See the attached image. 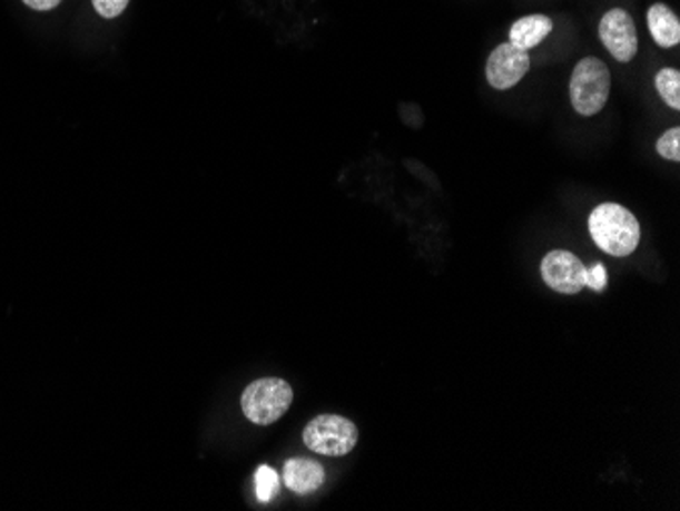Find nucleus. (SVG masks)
<instances>
[{"instance_id": "obj_1", "label": "nucleus", "mask_w": 680, "mask_h": 511, "mask_svg": "<svg viewBox=\"0 0 680 511\" xmlns=\"http://www.w3.org/2000/svg\"><path fill=\"white\" fill-rule=\"evenodd\" d=\"M589 233L597 247L613 257H628L640 245V223L620 204L597 206L589 216Z\"/></svg>"}, {"instance_id": "obj_2", "label": "nucleus", "mask_w": 680, "mask_h": 511, "mask_svg": "<svg viewBox=\"0 0 680 511\" xmlns=\"http://www.w3.org/2000/svg\"><path fill=\"white\" fill-rule=\"evenodd\" d=\"M294 402V390L286 380L263 377L253 381L240 395L245 417L257 426H269L286 414Z\"/></svg>"}, {"instance_id": "obj_3", "label": "nucleus", "mask_w": 680, "mask_h": 511, "mask_svg": "<svg viewBox=\"0 0 680 511\" xmlns=\"http://www.w3.org/2000/svg\"><path fill=\"white\" fill-rule=\"evenodd\" d=\"M611 90L609 68L597 58H585L574 66L569 95L573 108L581 117H595L608 102Z\"/></svg>"}, {"instance_id": "obj_4", "label": "nucleus", "mask_w": 680, "mask_h": 511, "mask_svg": "<svg viewBox=\"0 0 680 511\" xmlns=\"http://www.w3.org/2000/svg\"><path fill=\"white\" fill-rule=\"evenodd\" d=\"M304 442L311 451L324 456H345L357 446L358 430L351 420L336 414H323L308 422Z\"/></svg>"}, {"instance_id": "obj_5", "label": "nucleus", "mask_w": 680, "mask_h": 511, "mask_svg": "<svg viewBox=\"0 0 680 511\" xmlns=\"http://www.w3.org/2000/svg\"><path fill=\"white\" fill-rule=\"evenodd\" d=\"M599 39L621 63L632 61L638 53V29L632 14L623 9H611L601 17Z\"/></svg>"}, {"instance_id": "obj_6", "label": "nucleus", "mask_w": 680, "mask_h": 511, "mask_svg": "<svg viewBox=\"0 0 680 511\" xmlns=\"http://www.w3.org/2000/svg\"><path fill=\"white\" fill-rule=\"evenodd\" d=\"M585 265L571 250H550L542 259L540 272L546 286L559 294H579L585 287Z\"/></svg>"}, {"instance_id": "obj_7", "label": "nucleus", "mask_w": 680, "mask_h": 511, "mask_svg": "<svg viewBox=\"0 0 680 511\" xmlns=\"http://www.w3.org/2000/svg\"><path fill=\"white\" fill-rule=\"evenodd\" d=\"M530 70V56L524 49L515 48L510 41L491 51L487 60V82L495 90H510L515 83L522 82Z\"/></svg>"}, {"instance_id": "obj_8", "label": "nucleus", "mask_w": 680, "mask_h": 511, "mask_svg": "<svg viewBox=\"0 0 680 511\" xmlns=\"http://www.w3.org/2000/svg\"><path fill=\"white\" fill-rule=\"evenodd\" d=\"M324 479L326 473L323 464L311 459H289L284 466V481L298 495H308L323 488Z\"/></svg>"}, {"instance_id": "obj_9", "label": "nucleus", "mask_w": 680, "mask_h": 511, "mask_svg": "<svg viewBox=\"0 0 680 511\" xmlns=\"http://www.w3.org/2000/svg\"><path fill=\"white\" fill-rule=\"evenodd\" d=\"M552 29H554V23L546 14H528L512 24L510 43L515 48L530 51V49L538 48L552 33Z\"/></svg>"}, {"instance_id": "obj_10", "label": "nucleus", "mask_w": 680, "mask_h": 511, "mask_svg": "<svg viewBox=\"0 0 680 511\" xmlns=\"http://www.w3.org/2000/svg\"><path fill=\"white\" fill-rule=\"evenodd\" d=\"M648 29H650V36L660 48L669 49L679 46V17L667 4L657 2L648 9Z\"/></svg>"}, {"instance_id": "obj_11", "label": "nucleus", "mask_w": 680, "mask_h": 511, "mask_svg": "<svg viewBox=\"0 0 680 511\" xmlns=\"http://www.w3.org/2000/svg\"><path fill=\"white\" fill-rule=\"evenodd\" d=\"M657 83L658 95L662 96V100L670 108L679 110L680 108V73L674 68H664L657 73L654 78Z\"/></svg>"}, {"instance_id": "obj_12", "label": "nucleus", "mask_w": 680, "mask_h": 511, "mask_svg": "<svg viewBox=\"0 0 680 511\" xmlns=\"http://www.w3.org/2000/svg\"><path fill=\"white\" fill-rule=\"evenodd\" d=\"M255 485H257V498L263 503H269L279 491V475L275 473L272 466L262 464L255 473Z\"/></svg>"}, {"instance_id": "obj_13", "label": "nucleus", "mask_w": 680, "mask_h": 511, "mask_svg": "<svg viewBox=\"0 0 680 511\" xmlns=\"http://www.w3.org/2000/svg\"><path fill=\"white\" fill-rule=\"evenodd\" d=\"M657 151L660 157L669 159V161H680V129L672 127L667 132H662V137L657 141Z\"/></svg>"}, {"instance_id": "obj_14", "label": "nucleus", "mask_w": 680, "mask_h": 511, "mask_svg": "<svg viewBox=\"0 0 680 511\" xmlns=\"http://www.w3.org/2000/svg\"><path fill=\"white\" fill-rule=\"evenodd\" d=\"M585 286L593 292H603L608 287V269L603 263H597L591 269H585Z\"/></svg>"}, {"instance_id": "obj_15", "label": "nucleus", "mask_w": 680, "mask_h": 511, "mask_svg": "<svg viewBox=\"0 0 680 511\" xmlns=\"http://www.w3.org/2000/svg\"><path fill=\"white\" fill-rule=\"evenodd\" d=\"M95 4V11L105 17V19H115L119 17L120 12L127 9L129 0H92Z\"/></svg>"}, {"instance_id": "obj_16", "label": "nucleus", "mask_w": 680, "mask_h": 511, "mask_svg": "<svg viewBox=\"0 0 680 511\" xmlns=\"http://www.w3.org/2000/svg\"><path fill=\"white\" fill-rule=\"evenodd\" d=\"M27 7L36 9V11H51L60 4L61 0H23Z\"/></svg>"}]
</instances>
